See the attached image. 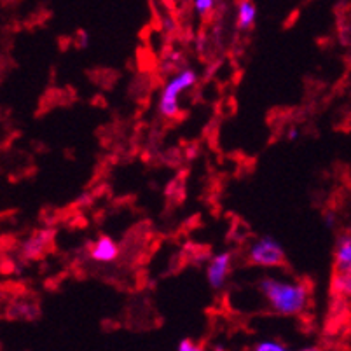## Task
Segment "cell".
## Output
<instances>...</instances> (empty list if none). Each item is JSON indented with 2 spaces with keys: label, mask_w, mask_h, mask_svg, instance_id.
Segmentation results:
<instances>
[{
  "label": "cell",
  "mask_w": 351,
  "mask_h": 351,
  "mask_svg": "<svg viewBox=\"0 0 351 351\" xmlns=\"http://www.w3.org/2000/svg\"><path fill=\"white\" fill-rule=\"evenodd\" d=\"M255 351H285V344H280L278 341H261L254 346Z\"/></svg>",
  "instance_id": "9c48e42d"
},
{
  "label": "cell",
  "mask_w": 351,
  "mask_h": 351,
  "mask_svg": "<svg viewBox=\"0 0 351 351\" xmlns=\"http://www.w3.org/2000/svg\"><path fill=\"white\" fill-rule=\"evenodd\" d=\"M258 290L271 311L282 317L301 315L309 301L308 289L302 283L276 278V276H264L258 282Z\"/></svg>",
  "instance_id": "6da1fadb"
},
{
  "label": "cell",
  "mask_w": 351,
  "mask_h": 351,
  "mask_svg": "<svg viewBox=\"0 0 351 351\" xmlns=\"http://www.w3.org/2000/svg\"><path fill=\"white\" fill-rule=\"evenodd\" d=\"M178 350H180V351H194V350H197V348H196V344H194V341L184 339L182 343H178Z\"/></svg>",
  "instance_id": "8fae6325"
},
{
  "label": "cell",
  "mask_w": 351,
  "mask_h": 351,
  "mask_svg": "<svg viewBox=\"0 0 351 351\" xmlns=\"http://www.w3.org/2000/svg\"><path fill=\"white\" fill-rule=\"evenodd\" d=\"M334 289L343 295L351 298V273H337L334 278Z\"/></svg>",
  "instance_id": "ba28073f"
},
{
  "label": "cell",
  "mask_w": 351,
  "mask_h": 351,
  "mask_svg": "<svg viewBox=\"0 0 351 351\" xmlns=\"http://www.w3.org/2000/svg\"><path fill=\"white\" fill-rule=\"evenodd\" d=\"M350 63H351V51H350Z\"/></svg>",
  "instance_id": "4fadbf2b"
},
{
  "label": "cell",
  "mask_w": 351,
  "mask_h": 351,
  "mask_svg": "<svg viewBox=\"0 0 351 351\" xmlns=\"http://www.w3.org/2000/svg\"><path fill=\"white\" fill-rule=\"evenodd\" d=\"M89 257L98 264L114 263L119 257V245L110 236H100L91 247H89Z\"/></svg>",
  "instance_id": "5b68a950"
},
{
  "label": "cell",
  "mask_w": 351,
  "mask_h": 351,
  "mask_svg": "<svg viewBox=\"0 0 351 351\" xmlns=\"http://www.w3.org/2000/svg\"><path fill=\"white\" fill-rule=\"evenodd\" d=\"M247 258L258 267H278L285 263V250L273 236H261L248 247Z\"/></svg>",
  "instance_id": "3957f363"
},
{
  "label": "cell",
  "mask_w": 351,
  "mask_h": 351,
  "mask_svg": "<svg viewBox=\"0 0 351 351\" xmlns=\"http://www.w3.org/2000/svg\"><path fill=\"white\" fill-rule=\"evenodd\" d=\"M298 136H299V132L295 130V128H292V130L289 132V140H292L293 142V140H298Z\"/></svg>",
  "instance_id": "7c38bea8"
},
{
  "label": "cell",
  "mask_w": 351,
  "mask_h": 351,
  "mask_svg": "<svg viewBox=\"0 0 351 351\" xmlns=\"http://www.w3.org/2000/svg\"><path fill=\"white\" fill-rule=\"evenodd\" d=\"M197 81V73L193 69L180 70V72L166 82L159 97V112L166 119H175L178 116V98L186 93L187 89L193 88Z\"/></svg>",
  "instance_id": "7a4b0ae2"
},
{
  "label": "cell",
  "mask_w": 351,
  "mask_h": 351,
  "mask_svg": "<svg viewBox=\"0 0 351 351\" xmlns=\"http://www.w3.org/2000/svg\"><path fill=\"white\" fill-rule=\"evenodd\" d=\"M215 8V0H194V11L199 16H206Z\"/></svg>",
  "instance_id": "30bf717a"
},
{
  "label": "cell",
  "mask_w": 351,
  "mask_h": 351,
  "mask_svg": "<svg viewBox=\"0 0 351 351\" xmlns=\"http://www.w3.org/2000/svg\"><path fill=\"white\" fill-rule=\"evenodd\" d=\"M336 271L351 273V236H343L336 247Z\"/></svg>",
  "instance_id": "8992f818"
},
{
  "label": "cell",
  "mask_w": 351,
  "mask_h": 351,
  "mask_svg": "<svg viewBox=\"0 0 351 351\" xmlns=\"http://www.w3.org/2000/svg\"><path fill=\"white\" fill-rule=\"evenodd\" d=\"M257 20V9L252 0H241L238 5V28L239 30H250Z\"/></svg>",
  "instance_id": "52a82bcc"
},
{
  "label": "cell",
  "mask_w": 351,
  "mask_h": 351,
  "mask_svg": "<svg viewBox=\"0 0 351 351\" xmlns=\"http://www.w3.org/2000/svg\"><path fill=\"white\" fill-rule=\"evenodd\" d=\"M231 266L232 257L229 252H222V254H217L215 257H212L208 269H206V280L213 290H219L226 285L229 274H231Z\"/></svg>",
  "instance_id": "277c9868"
}]
</instances>
